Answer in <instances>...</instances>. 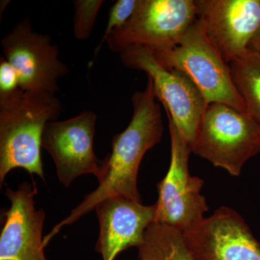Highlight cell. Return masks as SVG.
Returning a JSON list of instances; mask_svg holds the SVG:
<instances>
[{
    "mask_svg": "<svg viewBox=\"0 0 260 260\" xmlns=\"http://www.w3.org/2000/svg\"><path fill=\"white\" fill-rule=\"evenodd\" d=\"M18 88L16 71L4 56H0V95L12 93Z\"/></svg>",
    "mask_w": 260,
    "mask_h": 260,
    "instance_id": "ac0fdd59",
    "label": "cell"
},
{
    "mask_svg": "<svg viewBox=\"0 0 260 260\" xmlns=\"http://www.w3.org/2000/svg\"><path fill=\"white\" fill-rule=\"evenodd\" d=\"M169 119L171 137L170 167L166 177L158 184V200L155 222L187 233L204 220L208 211L206 199L201 194L204 181L192 177L189 171L191 147Z\"/></svg>",
    "mask_w": 260,
    "mask_h": 260,
    "instance_id": "52a82bcc",
    "label": "cell"
},
{
    "mask_svg": "<svg viewBox=\"0 0 260 260\" xmlns=\"http://www.w3.org/2000/svg\"><path fill=\"white\" fill-rule=\"evenodd\" d=\"M119 54L124 66L144 71L151 78L155 96L165 108L167 117L191 149L208 106L198 87L185 73L160 64L148 48L132 46Z\"/></svg>",
    "mask_w": 260,
    "mask_h": 260,
    "instance_id": "8992f818",
    "label": "cell"
},
{
    "mask_svg": "<svg viewBox=\"0 0 260 260\" xmlns=\"http://www.w3.org/2000/svg\"><path fill=\"white\" fill-rule=\"evenodd\" d=\"M4 57L18 74L23 90L59 91L58 80L69 73L59 59V49L51 44V37L34 31L28 18L15 25L2 39Z\"/></svg>",
    "mask_w": 260,
    "mask_h": 260,
    "instance_id": "9c48e42d",
    "label": "cell"
},
{
    "mask_svg": "<svg viewBox=\"0 0 260 260\" xmlns=\"http://www.w3.org/2000/svg\"><path fill=\"white\" fill-rule=\"evenodd\" d=\"M198 17L228 64L249 50L260 26V0H197Z\"/></svg>",
    "mask_w": 260,
    "mask_h": 260,
    "instance_id": "8fae6325",
    "label": "cell"
},
{
    "mask_svg": "<svg viewBox=\"0 0 260 260\" xmlns=\"http://www.w3.org/2000/svg\"><path fill=\"white\" fill-rule=\"evenodd\" d=\"M138 249L140 260H194L184 233L158 222L149 225Z\"/></svg>",
    "mask_w": 260,
    "mask_h": 260,
    "instance_id": "5bb4252c",
    "label": "cell"
},
{
    "mask_svg": "<svg viewBox=\"0 0 260 260\" xmlns=\"http://www.w3.org/2000/svg\"><path fill=\"white\" fill-rule=\"evenodd\" d=\"M96 120L95 113L84 111L67 120L46 124L42 147L50 154L59 180L66 187L85 174H93L99 182L104 177L105 160H99L93 151Z\"/></svg>",
    "mask_w": 260,
    "mask_h": 260,
    "instance_id": "ba28073f",
    "label": "cell"
},
{
    "mask_svg": "<svg viewBox=\"0 0 260 260\" xmlns=\"http://www.w3.org/2000/svg\"><path fill=\"white\" fill-rule=\"evenodd\" d=\"M156 99L153 80L148 77L145 90L132 96L133 115L129 125L113 138L112 153L104 158L105 174L99 186L44 238V246L61 228L74 223L109 197L119 195L141 202L138 189L140 162L146 152L160 143L164 133L161 107Z\"/></svg>",
    "mask_w": 260,
    "mask_h": 260,
    "instance_id": "6da1fadb",
    "label": "cell"
},
{
    "mask_svg": "<svg viewBox=\"0 0 260 260\" xmlns=\"http://www.w3.org/2000/svg\"><path fill=\"white\" fill-rule=\"evenodd\" d=\"M191 152L238 177L260 152V127L248 113L226 104H208Z\"/></svg>",
    "mask_w": 260,
    "mask_h": 260,
    "instance_id": "277c9868",
    "label": "cell"
},
{
    "mask_svg": "<svg viewBox=\"0 0 260 260\" xmlns=\"http://www.w3.org/2000/svg\"><path fill=\"white\" fill-rule=\"evenodd\" d=\"M35 184L23 182L17 190L7 187L5 195L11 206L4 213L0 237V260H47L43 228L45 212L36 210Z\"/></svg>",
    "mask_w": 260,
    "mask_h": 260,
    "instance_id": "7c38bea8",
    "label": "cell"
},
{
    "mask_svg": "<svg viewBox=\"0 0 260 260\" xmlns=\"http://www.w3.org/2000/svg\"><path fill=\"white\" fill-rule=\"evenodd\" d=\"M94 210L100 232L95 250L103 260H114L121 251L141 245L145 231L155 222L156 205L114 195L98 203Z\"/></svg>",
    "mask_w": 260,
    "mask_h": 260,
    "instance_id": "4fadbf2b",
    "label": "cell"
},
{
    "mask_svg": "<svg viewBox=\"0 0 260 260\" xmlns=\"http://www.w3.org/2000/svg\"><path fill=\"white\" fill-rule=\"evenodd\" d=\"M138 0H118L113 5L112 8H110V11H109L107 28L104 31L100 44L97 48H95L94 57L93 60L90 61V62L89 63V68H91L92 64H93L94 60H95V56L99 54L104 43L107 41L109 34L112 32V30L120 28L131 18L137 5H138Z\"/></svg>",
    "mask_w": 260,
    "mask_h": 260,
    "instance_id": "e0dca14e",
    "label": "cell"
},
{
    "mask_svg": "<svg viewBox=\"0 0 260 260\" xmlns=\"http://www.w3.org/2000/svg\"><path fill=\"white\" fill-rule=\"evenodd\" d=\"M184 234L194 260H260L259 242L242 217L228 207Z\"/></svg>",
    "mask_w": 260,
    "mask_h": 260,
    "instance_id": "30bf717a",
    "label": "cell"
},
{
    "mask_svg": "<svg viewBox=\"0 0 260 260\" xmlns=\"http://www.w3.org/2000/svg\"><path fill=\"white\" fill-rule=\"evenodd\" d=\"M63 112L55 94L44 90L0 95V184L8 173L23 168L44 179L41 148L46 124Z\"/></svg>",
    "mask_w": 260,
    "mask_h": 260,
    "instance_id": "7a4b0ae2",
    "label": "cell"
},
{
    "mask_svg": "<svg viewBox=\"0 0 260 260\" xmlns=\"http://www.w3.org/2000/svg\"><path fill=\"white\" fill-rule=\"evenodd\" d=\"M103 0H74L73 34L79 41L87 40L91 35Z\"/></svg>",
    "mask_w": 260,
    "mask_h": 260,
    "instance_id": "2e32d148",
    "label": "cell"
},
{
    "mask_svg": "<svg viewBox=\"0 0 260 260\" xmlns=\"http://www.w3.org/2000/svg\"><path fill=\"white\" fill-rule=\"evenodd\" d=\"M197 19L194 0H138L131 18L120 28L112 30L106 42L116 53L132 46L152 51L171 49Z\"/></svg>",
    "mask_w": 260,
    "mask_h": 260,
    "instance_id": "5b68a950",
    "label": "cell"
},
{
    "mask_svg": "<svg viewBox=\"0 0 260 260\" xmlns=\"http://www.w3.org/2000/svg\"><path fill=\"white\" fill-rule=\"evenodd\" d=\"M249 50L254 51L260 55V26L249 45Z\"/></svg>",
    "mask_w": 260,
    "mask_h": 260,
    "instance_id": "d6986e66",
    "label": "cell"
},
{
    "mask_svg": "<svg viewBox=\"0 0 260 260\" xmlns=\"http://www.w3.org/2000/svg\"><path fill=\"white\" fill-rule=\"evenodd\" d=\"M233 80L246 111L260 127V55L248 50L229 64Z\"/></svg>",
    "mask_w": 260,
    "mask_h": 260,
    "instance_id": "9a60e30c",
    "label": "cell"
},
{
    "mask_svg": "<svg viewBox=\"0 0 260 260\" xmlns=\"http://www.w3.org/2000/svg\"><path fill=\"white\" fill-rule=\"evenodd\" d=\"M152 52L166 68L185 73L207 104L220 103L247 113L233 80L230 66L208 37L198 17L177 46Z\"/></svg>",
    "mask_w": 260,
    "mask_h": 260,
    "instance_id": "3957f363",
    "label": "cell"
}]
</instances>
